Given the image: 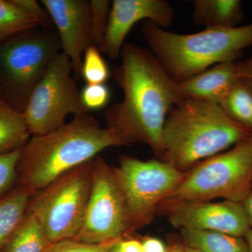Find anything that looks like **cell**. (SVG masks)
<instances>
[{
  "label": "cell",
  "instance_id": "obj_27",
  "mask_svg": "<svg viewBox=\"0 0 252 252\" xmlns=\"http://www.w3.org/2000/svg\"><path fill=\"white\" fill-rule=\"evenodd\" d=\"M13 1L21 9L40 20L43 27L46 29H51V25L53 24V22L51 17L48 14L47 11L44 8L41 7L38 1L35 0H13Z\"/></svg>",
  "mask_w": 252,
  "mask_h": 252
},
{
  "label": "cell",
  "instance_id": "obj_28",
  "mask_svg": "<svg viewBox=\"0 0 252 252\" xmlns=\"http://www.w3.org/2000/svg\"><path fill=\"white\" fill-rule=\"evenodd\" d=\"M144 252H167V248L160 239L147 238L142 242Z\"/></svg>",
  "mask_w": 252,
  "mask_h": 252
},
{
  "label": "cell",
  "instance_id": "obj_6",
  "mask_svg": "<svg viewBox=\"0 0 252 252\" xmlns=\"http://www.w3.org/2000/svg\"><path fill=\"white\" fill-rule=\"evenodd\" d=\"M93 159L61 176L31 198L28 212L40 222L50 245L74 239L80 231L90 197Z\"/></svg>",
  "mask_w": 252,
  "mask_h": 252
},
{
  "label": "cell",
  "instance_id": "obj_32",
  "mask_svg": "<svg viewBox=\"0 0 252 252\" xmlns=\"http://www.w3.org/2000/svg\"><path fill=\"white\" fill-rule=\"evenodd\" d=\"M167 252H185V244L172 243L167 247Z\"/></svg>",
  "mask_w": 252,
  "mask_h": 252
},
{
  "label": "cell",
  "instance_id": "obj_34",
  "mask_svg": "<svg viewBox=\"0 0 252 252\" xmlns=\"http://www.w3.org/2000/svg\"><path fill=\"white\" fill-rule=\"evenodd\" d=\"M121 240H122V239H121ZM119 241H120V240L116 242V243L111 247V248L109 249L108 252H122V250H121L120 247H119Z\"/></svg>",
  "mask_w": 252,
  "mask_h": 252
},
{
  "label": "cell",
  "instance_id": "obj_18",
  "mask_svg": "<svg viewBox=\"0 0 252 252\" xmlns=\"http://www.w3.org/2000/svg\"><path fill=\"white\" fill-rule=\"evenodd\" d=\"M185 245L202 252H249L244 238L220 232L182 229Z\"/></svg>",
  "mask_w": 252,
  "mask_h": 252
},
{
  "label": "cell",
  "instance_id": "obj_4",
  "mask_svg": "<svg viewBox=\"0 0 252 252\" xmlns=\"http://www.w3.org/2000/svg\"><path fill=\"white\" fill-rule=\"evenodd\" d=\"M149 49L177 84L208 69L235 61L252 47V23L232 28H205L182 34L158 27L150 21L141 28Z\"/></svg>",
  "mask_w": 252,
  "mask_h": 252
},
{
  "label": "cell",
  "instance_id": "obj_25",
  "mask_svg": "<svg viewBox=\"0 0 252 252\" xmlns=\"http://www.w3.org/2000/svg\"><path fill=\"white\" fill-rule=\"evenodd\" d=\"M118 240L105 243L91 244L68 239L51 244L46 252H108L111 247Z\"/></svg>",
  "mask_w": 252,
  "mask_h": 252
},
{
  "label": "cell",
  "instance_id": "obj_35",
  "mask_svg": "<svg viewBox=\"0 0 252 252\" xmlns=\"http://www.w3.org/2000/svg\"><path fill=\"white\" fill-rule=\"evenodd\" d=\"M185 252H202L199 251L198 250H195V249L189 248V247L186 246L185 245Z\"/></svg>",
  "mask_w": 252,
  "mask_h": 252
},
{
  "label": "cell",
  "instance_id": "obj_16",
  "mask_svg": "<svg viewBox=\"0 0 252 252\" xmlns=\"http://www.w3.org/2000/svg\"><path fill=\"white\" fill-rule=\"evenodd\" d=\"M30 136L23 112L0 99V154L23 148Z\"/></svg>",
  "mask_w": 252,
  "mask_h": 252
},
{
  "label": "cell",
  "instance_id": "obj_24",
  "mask_svg": "<svg viewBox=\"0 0 252 252\" xmlns=\"http://www.w3.org/2000/svg\"><path fill=\"white\" fill-rule=\"evenodd\" d=\"M22 149L0 154V197L9 190L17 176Z\"/></svg>",
  "mask_w": 252,
  "mask_h": 252
},
{
  "label": "cell",
  "instance_id": "obj_12",
  "mask_svg": "<svg viewBox=\"0 0 252 252\" xmlns=\"http://www.w3.org/2000/svg\"><path fill=\"white\" fill-rule=\"evenodd\" d=\"M175 15V9L165 0H114L103 41L98 49L101 54L117 59L134 25L144 20L164 29L171 26Z\"/></svg>",
  "mask_w": 252,
  "mask_h": 252
},
{
  "label": "cell",
  "instance_id": "obj_21",
  "mask_svg": "<svg viewBox=\"0 0 252 252\" xmlns=\"http://www.w3.org/2000/svg\"><path fill=\"white\" fill-rule=\"evenodd\" d=\"M39 28H44L40 20L13 0H0V41Z\"/></svg>",
  "mask_w": 252,
  "mask_h": 252
},
{
  "label": "cell",
  "instance_id": "obj_3",
  "mask_svg": "<svg viewBox=\"0 0 252 252\" xmlns=\"http://www.w3.org/2000/svg\"><path fill=\"white\" fill-rule=\"evenodd\" d=\"M219 104L185 99L167 116L160 160L187 172L198 162L251 138Z\"/></svg>",
  "mask_w": 252,
  "mask_h": 252
},
{
  "label": "cell",
  "instance_id": "obj_37",
  "mask_svg": "<svg viewBox=\"0 0 252 252\" xmlns=\"http://www.w3.org/2000/svg\"></svg>",
  "mask_w": 252,
  "mask_h": 252
},
{
  "label": "cell",
  "instance_id": "obj_29",
  "mask_svg": "<svg viewBox=\"0 0 252 252\" xmlns=\"http://www.w3.org/2000/svg\"><path fill=\"white\" fill-rule=\"evenodd\" d=\"M119 247L122 252H144L142 242L134 239L124 240L122 238L119 241Z\"/></svg>",
  "mask_w": 252,
  "mask_h": 252
},
{
  "label": "cell",
  "instance_id": "obj_26",
  "mask_svg": "<svg viewBox=\"0 0 252 252\" xmlns=\"http://www.w3.org/2000/svg\"><path fill=\"white\" fill-rule=\"evenodd\" d=\"M81 100L88 110L103 108L110 99V91L104 84H86L81 92Z\"/></svg>",
  "mask_w": 252,
  "mask_h": 252
},
{
  "label": "cell",
  "instance_id": "obj_30",
  "mask_svg": "<svg viewBox=\"0 0 252 252\" xmlns=\"http://www.w3.org/2000/svg\"><path fill=\"white\" fill-rule=\"evenodd\" d=\"M241 204L248 219L249 224L252 228V189Z\"/></svg>",
  "mask_w": 252,
  "mask_h": 252
},
{
  "label": "cell",
  "instance_id": "obj_19",
  "mask_svg": "<svg viewBox=\"0 0 252 252\" xmlns=\"http://www.w3.org/2000/svg\"><path fill=\"white\" fill-rule=\"evenodd\" d=\"M32 195L21 187L0 198V252L27 213Z\"/></svg>",
  "mask_w": 252,
  "mask_h": 252
},
{
  "label": "cell",
  "instance_id": "obj_5",
  "mask_svg": "<svg viewBox=\"0 0 252 252\" xmlns=\"http://www.w3.org/2000/svg\"><path fill=\"white\" fill-rule=\"evenodd\" d=\"M252 137L198 162L185 172L180 185L164 201L221 198L241 203L252 189Z\"/></svg>",
  "mask_w": 252,
  "mask_h": 252
},
{
  "label": "cell",
  "instance_id": "obj_13",
  "mask_svg": "<svg viewBox=\"0 0 252 252\" xmlns=\"http://www.w3.org/2000/svg\"><path fill=\"white\" fill-rule=\"evenodd\" d=\"M41 4L56 26L62 52L72 63L74 77H80L81 54L91 46L90 1L42 0Z\"/></svg>",
  "mask_w": 252,
  "mask_h": 252
},
{
  "label": "cell",
  "instance_id": "obj_8",
  "mask_svg": "<svg viewBox=\"0 0 252 252\" xmlns=\"http://www.w3.org/2000/svg\"><path fill=\"white\" fill-rule=\"evenodd\" d=\"M72 74V63L62 51L49 63L23 112L32 137L46 135L59 128L66 124L69 114L74 117L89 113L83 104Z\"/></svg>",
  "mask_w": 252,
  "mask_h": 252
},
{
  "label": "cell",
  "instance_id": "obj_15",
  "mask_svg": "<svg viewBox=\"0 0 252 252\" xmlns=\"http://www.w3.org/2000/svg\"><path fill=\"white\" fill-rule=\"evenodd\" d=\"M192 21L205 28L238 27L244 16L240 0H195Z\"/></svg>",
  "mask_w": 252,
  "mask_h": 252
},
{
  "label": "cell",
  "instance_id": "obj_9",
  "mask_svg": "<svg viewBox=\"0 0 252 252\" xmlns=\"http://www.w3.org/2000/svg\"><path fill=\"white\" fill-rule=\"evenodd\" d=\"M130 232V217L114 168L97 156L93 159L92 185L84 223L74 240L105 243L120 240Z\"/></svg>",
  "mask_w": 252,
  "mask_h": 252
},
{
  "label": "cell",
  "instance_id": "obj_1",
  "mask_svg": "<svg viewBox=\"0 0 252 252\" xmlns=\"http://www.w3.org/2000/svg\"><path fill=\"white\" fill-rule=\"evenodd\" d=\"M113 78L124 98L104 112L107 127L125 145L147 144L158 157L167 116L185 98L176 83L149 49L127 43Z\"/></svg>",
  "mask_w": 252,
  "mask_h": 252
},
{
  "label": "cell",
  "instance_id": "obj_7",
  "mask_svg": "<svg viewBox=\"0 0 252 252\" xmlns=\"http://www.w3.org/2000/svg\"><path fill=\"white\" fill-rule=\"evenodd\" d=\"M114 168L128 211L131 231L152 221L160 204L185 175L163 160H142L127 156H122L119 166Z\"/></svg>",
  "mask_w": 252,
  "mask_h": 252
},
{
  "label": "cell",
  "instance_id": "obj_22",
  "mask_svg": "<svg viewBox=\"0 0 252 252\" xmlns=\"http://www.w3.org/2000/svg\"><path fill=\"white\" fill-rule=\"evenodd\" d=\"M81 77L87 84H104L108 79V66L97 48L89 46L84 51Z\"/></svg>",
  "mask_w": 252,
  "mask_h": 252
},
{
  "label": "cell",
  "instance_id": "obj_23",
  "mask_svg": "<svg viewBox=\"0 0 252 252\" xmlns=\"http://www.w3.org/2000/svg\"><path fill=\"white\" fill-rule=\"evenodd\" d=\"M91 46L99 49L108 24L112 3L109 0H91Z\"/></svg>",
  "mask_w": 252,
  "mask_h": 252
},
{
  "label": "cell",
  "instance_id": "obj_10",
  "mask_svg": "<svg viewBox=\"0 0 252 252\" xmlns=\"http://www.w3.org/2000/svg\"><path fill=\"white\" fill-rule=\"evenodd\" d=\"M16 36L1 49L0 65L23 112L49 63L62 49L59 34L51 29L36 28Z\"/></svg>",
  "mask_w": 252,
  "mask_h": 252
},
{
  "label": "cell",
  "instance_id": "obj_33",
  "mask_svg": "<svg viewBox=\"0 0 252 252\" xmlns=\"http://www.w3.org/2000/svg\"><path fill=\"white\" fill-rule=\"evenodd\" d=\"M244 239H245V243L248 246V252H252V228H250L247 233V234L244 237Z\"/></svg>",
  "mask_w": 252,
  "mask_h": 252
},
{
  "label": "cell",
  "instance_id": "obj_36",
  "mask_svg": "<svg viewBox=\"0 0 252 252\" xmlns=\"http://www.w3.org/2000/svg\"><path fill=\"white\" fill-rule=\"evenodd\" d=\"M0 99H4L2 95V93H1V87H0Z\"/></svg>",
  "mask_w": 252,
  "mask_h": 252
},
{
  "label": "cell",
  "instance_id": "obj_31",
  "mask_svg": "<svg viewBox=\"0 0 252 252\" xmlns=\"http://www.w3.org/2000/svg\"><path fill=\"white\" fill-rule=\"evenodd\" d=\"M241 69L243 78L252 84V59L241 61Z\"/></svg>",
  "mask_w": 252,
  "mask_h": 252
},
{
  "label": "cell",
  "instance_id": "obj_11",
  "mask_svg": "<svg viewBox=\"0 0 252 252\" xmlns=\"http://www.w3.org/2000/svg\"><path fill=\"white\" fill-rule=\"evenodd\" d=\"M169 221L178 229L220 232L244 238L251 227L240 203L163 201Z\"/></svg>",
  "mask_w": 252,
  "mask_h": 252
},
{
  "label": "cell",
  "instance_id": "obj_17",
  "mask_svg": "<svg viewBox=\"0 0 252 252\" xmlns=\"http://www.w3.org/2000/svg\"><path fill=\"white\" fill-rule=\"evenodd\" d=\"M50 245L40 222L28 212L1 252H46Z\"/></svg>",
  "mask_w": 252,
  "mask_h": 252
},
{
  "label": "cell",
  "instance_id": "obj_14",
  "mask_svg": "<svg viewBox=\"0 0 252 252\" xmlns=\"http://www.w3.org/2000/svg\"><path fill=\"white\" fill-rule=\"evenodd\" d=\"M241 79V61H235L216 64L178 84L185 99L220 104Z\"/></svg>",
  "mask_w": 252,
  "mask_h": 252
},
{
  "label": "cell",
  "instance_id": "obj_20",
  "mask_svg": "<svg viewBox=\"0 0 252 252\" xmlns=\"http://www.w3.org/2000/svg\"><path fill=\"white\" fill-rule=\"evenodd\" d=\"M232 120L252 132V84L240 79L219 104Z\"/></svg>",
  "mask_w": 252,
  "mask_h": 252
},
{
  "label": "cell",
  "instance_id": "obj_2",
  "mask_svg": "<svg viewBox=\"0 0 252 252\" xmlns=\"http://www.w3.org/2000/svg\"><path fill=\"white\" fill-rule=\"evenodd\" d=\"M123 145L112 129L101 127L89 113L74 116L59 128L32 137L23 147L17 170L21 187L34 195L104 149Z\"/></svg>",
  "mask_w": 252,
  "mask_h": 252
}]
</instances>
